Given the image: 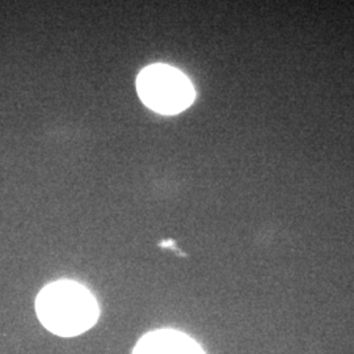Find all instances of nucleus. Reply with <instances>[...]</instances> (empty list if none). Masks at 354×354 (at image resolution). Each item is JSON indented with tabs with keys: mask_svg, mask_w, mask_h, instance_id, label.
<instances>
[{
	"mask_svg": "<svg viewBox=\"0 0 354 354\" xmlns=\"http://www.w3.org/2000/svg\"><path fill=\"white\" fill-rule=\"evenodd\" d=\"M36 310L44 327L64 337L88 330L100 315L92 292L74 281H58L45 286L38 294Z\"/></svg>",
	"mask_w": 354,
	"mask_h": 354,
	"instance_id": "obj_1",
	"label": "nucleus"
},
{
	"mask_svg": "<svg viewBox=\"0 0 354 354\" xmlns=\"http://www.w3.org/2000/svg\"><path fill=\"white\" fill-rule=\"evenodd\" d=\"M137 89L146 106L168 115L183 112L194 100V88L189 79L167 64L146 67L137 79Z\"/></svg>",
	"mask_w": 354,
	"mask_h": 354,
	"instance_id": "obj_2",
	"label": "nucleus"
},
{
	"mask_svg": "<svg viewBox=\"0 0 354 354\" xmlns=\"http://www.w3.org/2000/svg\"><path fill=\"white\" fill-rule=\"evenodd\" d=\"M133 354L205 353L203 348L189 336L172 329H160L143 336L136 345Z\"/></svg>",
	"mask_w": 354,
	"mask_h": 354,
	"instance_id": "obj_3",
	"label": "nucleus"
}]
</instances>
